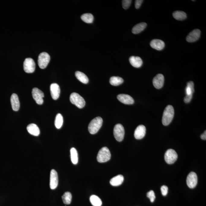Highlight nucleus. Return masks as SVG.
Segmentation results:
<instances>
[{"mask_svg":"<svg viewBox=\"0 0 206 206\" xmlns=\"http://www.w3.org/2000/svg\"><path fill=\"white\" fill-rule=\"evenodd\" d=\"M81 19L82 21L87 24H91L93 22V16L91 14H84L82 15Z\"/></svg>","mask_w":206,"mask_h":206,"instance_id":"29","label":"nucleus"},{"mask_svg":"<svg viewBox=\"0 0 206 206\" xmlns=\"http://www.w3.org/2000/svg\"><path fill=\"white\" fill-rule=\"evenodd\" d=\"M111 157V155L109 149L106 147H103L99 151L97 158L99 162L104 163L109 161Z\"/></svg>","mask_w":206,"mask_h":206,"instance_id":"4","label":"nucleus"},{"mask_svg":"<svg viewBox=\"0 0 206 206\" xmlns=\"http://www.w3.org/2000/svg\"><path fill=\"white\" fill-rule=\"evenodd\" d=\"M201 139L203 140H206V131H205V132H204V133L202 134V135H201Z\"/></svg>","mask_w":206,"mask_h":206,"instance_id":"36","label":"nucleus"},{"mask_svg":"<svg viewBox=\"0 0 206 206\" xmlns=\"http://www.w3.org/2000/svg\"><path fill=\"white\" fill-rule=\"evenodd\" d=\"M132 2L131 0H123L122 1V6L123 8L125 9H127L130 7L131 3Z\"/></svg>","mask_w":206,"mask_h":206,"instance_id":"33","label":"nucleus"},{"mask_svg":"<svg viewBox=\"0 0 206 206\" xmlns=\"http://www.w3.org/2000/svg\"><path fill=\"white\" fill-rule=\"evenodd\" d=\"M32 94L34 100L37 104L38 105L43 104L44 102L43 98L44 97V93L41 90L37 88H34L32 91Z\"/></svg>","mask_w":206,"mask_h":206,"instance_id":"10","label":"nucleus"},{"mask_svg":"<svg viewBox=\"0 0 206 206\" xmlns=\"http://www.w3.org/2000/svg\"><path fill=\"white\" fill-rule=\"evenodd\" d=\"M173 17L178 21H183L187 18L185 13L181 11H175L173 13Z\"/></svg>","mask_w":206,"mask_h":206,"instance_id":"25","label":"nucleus"},{"mask_svg":"<svg viewBox=\"0 0 206 206\" xmlns=\"http://www.w3.org/2000/svg\"><path fill=\"white\" fill-rule=\"evenodd\" d=\"M70 101L72 104L75 105L79 109H82L85 106L84 99L77 93H74L71 94Z\"/></svg>","mask_w":206,"mask_h":206,"instance_id":"3","label":"nucleus"},{"mask_svg":"<svg viewBox=\"0 0 206 206\" xmlns=\"http://www.w3.org/2000/svg\"><path fill=\"white\" fill-rule=\"evenodd\" d=\"M142 0H136L135 1V6L136 9H138L141 6V4L143 2Z\"/></svg>","mask_w":206,"mask_h":206,"instance_id":"35","label":"nucleus"},{"mask_svg":"<svg viewBox=\"0 0 206 206\" xmlns=\"http://www.w3.org/2000/svg\"><path fill=\"white\" fill-rule=\"evenodd\" d=\"M175 111L171 105H168L165 108L163 115L162 122L165 126H168L172 122L173 119Z\"/></svg>","mask_w":206,"mask_h":206,"instance_id":"1","label":"nucleus"},{"mask_svg":"<svg viewBox=\"0 0 206 206\" xmlns=\"http://www.w3.org/2000/svg\"><path fill=\"white\" fill-rule=\"evenodd\" d=\"M50 91L52 97L54 100H57L59 97L60 89V86L57 84H52L50 86Z\"/></svg>","mask_w":206,"mask_h":206,"instance_id":"13","label":"nucleus"},{"mask_svg":"<svg viewBox=\"0 0 206 206\" xmlns=\"http://www.w3.org/2000/svg\"><path fill=\"white\" fill-rule=\"evenodd\" d=\"M75 76L78 80L84 84H87L89 82V79L87 76L81 72L77 71L76 72Z\"/></svg>","mask_w":206,"mask_h":206,"instance_id":"24","label":"nucleus"},{"mask_svg":"<svg viewBox=\"0 0 206 206\" xmlns=\"http://www.w3.org/2000/svg\"><path fill=\"white\" fill-rule=\"evenodd\" d=\"M11 107L15 111H18L20 107V103L18 96L16 93H13L11 97Z\"/></svg>","mask_w":206,"mask_h":206,"instance_id":"18","label":"nucleus"},{"mask_svg":"<svg viewBox=\"0 0 206 206\" xmlns=\"http://www.w3.org/2000/svg\"><path fill=\"white\" fill-rule=\"evenodd\" d=\"M194 92V83L192 81L189 82L185 88L186 96L184 98L185 103H188L191 101L192 98L193 93Z\"/></svg>","mask_w":206,"mask_h":206,"instance_id":"9","label":"nucleus"},{"mask_svg":"<svg viewBox=\"0 0 206 206\" xmlns=\"http://www.w3.org/2000/svg\"><path fill=\"white\" fill-rule=\"evenodd\" d=\"M50 60V56L48 53L45 52L41 53L38 57V65L41 69H45L48 65Z\"/></svg>","mask_w":206,"mask_h":206,"instance_id":"6","label":"nucleus"},{"mask_svg":"<svg viewBox=\"0 0 206 206\" xmlns=\"http://www.w3.org/2000/svg\"><path fill=\"white\" fill-rule=\"evenodd\" d=\"M146 134V128L143 125H139L136 128L134 136L137 139H141L144 137Z\"/></svg>","mask_w":206,"mask_h":206,"instance_id":"14","label":"nucleus"},{"mask_svg":"<svg viewBox=\"0 0 206 206\" xmlns=\"http://www.w3.org/2000/svg\"><path fill=\"white\" fill-rule=\"evenodd\" d=\"M58 176L55 170H52L50 174V186L51 189H55L58 185Z\"/></svg>","mask_w":206,"mask_h":206,"instance_id":"12","label":"nucleus"},{"mask_svg":"<svg viewBox=\"0 0 206 206\" xmlns=\"http://www.w3.org/2000/svg\"><path fill=\"white\" fill-rule=\"evenodd\" d=\"M62 199L63 203L66 204H71L72 200V195L71 193L67 192L63 194L62 196Z\"/></svg>","mask_w":206,"mask_h":206,"instance_id":"31","label":"nucleus"},{"mask_svg":"<svg viewBox=\"0 0 206 206\" xmlns=\"http://www.w3.org/2000/svg\"><path fill=\"white\" fill-rule=\"evenodd\" d=\"M117 99L119 101L125 104H132L135 102L132 97L127 94H119L117 96Z\"/></svg>","mask_w":206,"mask_h":206,"instance_id":"17","label":"nucleus"},{"mask_svg":"<svg viewBox=\"0 0 206 206\" xmlns=\"http://www.w3.org/2000/svg\"><path fill=\"white\" fill-rule=\"evenodd\" d=\"M27 131L29 133L34 136H38L40 134L39 128L37 125L34 124H30L27 127Z\"/></svg>","mask_w":206,"mask_h":206,"instance_id":"20","label":"nucleus"},{"mask_svg":"<svg viewBox=\"0 0 206 206\" xmlns=\"http://www.w3.org/2000/svg\"><path fill=\"white\" fill-rule=\"evenodd\" d=\"M103 123V119L100 117H97L90 122L88 126L89 132L92 135L97 133Z\"/></svg>","mask_w":206,"mask_h":206,"instance_id":"2","label":"nucleus"},{"mask_svg":"<svg viewBox=\"0 0 206 206\" xmlns=\"http://www.w3.org/2000/svg\"><path fill=\"white\" fill-rule=\"evenodd\" d=\"M70 154L72 162L74 165H76L78 162V154L76 149L72 148L70 150Z\"/></svg>","mask_w":206,"mask_h":206,"instance_id":"26","label":"nucleus"},{"mask_svg":"<svg viewBox=\"0 0 206 206\" xmlns=\"http://www.w3.org/2000/svg\"><path fill=\"white\" fill-rule=\"evenodd\" d=\"M124 80L123 78L117 76H112L110 80V84L112 86H117L122 84Z\"/></svg>","mask_w":206,"mask_h":206,"instance_id":"27","label":"nucleus"},{"mask_svg":"<svg viewBox=\"0 0 206 206\" xmlns=\"http://www.w3.org/2000/svg\"><path fill=\"white\" fill-rule=\"evenodd\" d=\"M150 45L152 48L158 50H162L165 46V43L163 41L157 39L152 40L151 42Z\"/></svg>","mask_w":206,"mask_h":206,"instance_id":"19","label":"nucleus"},{"mask_svg":"<svg viewBox=\"0 0 206 206\" xmlns=\"http://www.w3.org/2000/svg\"><path fill=\"white\" fill-rule=\"evenodd\" d=\"M125 129L123 125L120 124L116 125L114 128L113 135L115 139L119 142L123 140L125 136Z\"/></svg>","mask_w":206,"mask_h":206,"instance_id":"5","label":"nucleus"},{"mask_svg":"<svg viewBox=\"0 0 206 206\" xmlns=\"http://www.w3.org/2000/svg\"><path fill=\"white\" fill-rule=\"evenodd\" d=\"M147 25L145 23H139L133 27L132 29V33L135 34H139L146 28Z\"/></svg>","mask_w":206,"mask_h":206,"instance_id":"23","label":"nucleus"},{"mask_svg":"<svg viewBox=\"0 0 206 206\" xmlns=\"http://www.w3.org/2000/svg\"><path fill=\"white\" fill-rule=\"evenodd\" d=\"M201 31L199 30L195 29L190 33L186 37L187 41L189 43L194 42L198 40L201 36Z\"/></svg>","mask_w":206,"mask_h":206,"instance_id":"15","label":"nucleus"},{"mask_svg":"<svg viewBox=\"0 0 206 206\" xmlns=\"http://www.w3.org/2000/svg\"><path fill=\"white\" fill-rule=\"evenodd\" d=\"M63 124V118L62 116L60 113L57 114L56 115L55 125L57 129H60L62 127Z\"/></svg>","mask_w":206,"mask_h":206,"instance_id":"30","label":"nucleus"},{"mask_svg":"<svg viewBox=\"0 0 206 206\" xmlns=\"http://www.w3.org/2000/svg\"><path fill=\"white\" fill-rule=\"evenodd\" d=\"M147 197L149 198L151 202H154L155 201V194L153 191H151L149 192L147 194Z\"/></svg>","mask_w":206,"mask_h":206,"instance_id":"32","label":"nucleus"},{"mask_svg":"<svg viewBox=\"0 0 206 206\" xmlns=\"http://www.w3.org/2000/svg\"><path fill=\"white\" fill-rule=\"evenodd\" d=\"M124 177L122 175H119L113 177L110 181L111 185L113 186H117L121 185L124 181Z\"/></svg>","mask_w":206,"mask_h":206,"instance_id":"22","label":"nucleus"},{"mask_svg":"<svg viewBox=\"0 0 206 206\" xmlns=\"http://www.w3.org/2000/svg\"><path fill=\"white\" fill-rule=\"evenodd\" d=\"M129 61L133 67L137 68L141 67L143 63L142 59L139 57L132 56L129 58Z\"/></svg>","mask_w":206,"mask_h":206,"instance_id":"21","label":"nucleus"},{"mask_svg":"<svg viewBox=\"0 0 206 206\" xmlns=\"http://www.w3.org/2000/svg\"><path fill=\"white\" fill-rule=\"evenodd\" d=\"M187 184L189 188H195L198 182V178L197 174L194 172H191L189 174L186 180Z\"/></svg>","mask_w":206,"mask_h":206,"instance_id":"11","label":"nucleus"},{"mask_svg":"<svg viewBox=\"0 0 206 206\" xmlns=\"http://www.w3.org/2000/svg\"><path fill=\"white\" fill-rule=\"evenodd\" d=\"M164 83V77L163 75L159 74L154 78L153 80V84L156 89L161 88L163 86Z\"/></svg>","mask_w":206,"mask_h":206,"instance_id":"16","label":"nucleus"},{"mask_svg":"<svg viewBox=\"0 0 206 206\" xmlns=\"http://www.w3.org/2000/svg\"><path fill=\"white\" fill-rule=\"evenodd\" d=\"M161 191L163 195L166 196L168 193V187L166 185L162 186L161 188Z\"/></svg>","mask_w":206,"mask_h":206,"instance_id":"34","label":"nucleus"},{"mask_svg":"<svg viewBox=\"0 0 206 206\" xmlns=\"http://www.w3.org/2000/svg\"><path fill=\"white\" fill-rule=\"evenodd\" d=\"M90 203L93 206H101L102 201L100 198L96 195H92L90 198Z\"/></svg>","mask_w":206,"mask_h":206,"instance_id":"28","label":"nucleus"},{"mask_svg":"<svg viewBox=\"0 0 206 206\" xmlns=\"http://www.w3.org/2000/svg\"><path fill=\"white\" fill-rule=\"evenodd\" d=\"M178 157V154L173 149H168L165 154V160L168 164H172L175 163Z\"/></svg>","mask_w":206,"mask_h":206,"instance_id":"7","label":"nucleus"},{"mask_svg":"<svg viewBox=\"0 0 206 206\" xmlns=\"http://www.w3.org/2000/svg\"><path fill=\"white\" fill-rule=\"evenodd\" d=\"M36 64L34 60L30 58L25 59L24 63V68L25 72L33 73L35 70Z\"/></svg>","mask_w":206,"mask_h":206,"instance_id":"8","label":"nucleus"}]
</instances>
